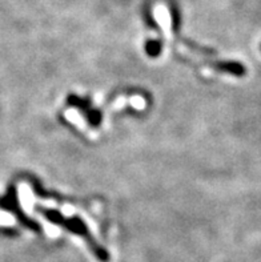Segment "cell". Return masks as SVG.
Instances as JSON below:
<instances>
[{"label": "cell", "mask_w": 261, "mask_h": 262, "mask_svg": "<svg viewBox=\"0 0 261 262\" xmlns=\"http://www.w3.org/2000/svg\"><path fill=\"white\" fill-rule=\"evenodd\" d=\"M42 213H43L44 216L50 220L52 224L63 226L64 229L70 230V232H72L73 234H77V236L83 237V238L87 241V244H88L89 249L92 250L93 254H95L100 261L102 262L109 261L108 252H107L104 248H102V246L96 243L95 239H93V237L91 236V233H89L88 228H87L86 224H84L82 220L76 219V217H73V219H66V217H64L63 214H60L59 212H56V210H51V209H44L42 210Z\"/></svg>", "instance_id": "cell-1"}, {"label": "cell", "mask_w": 261, "mask_h": 262, "mask_svg": "<svg viewBox=\"0 0 261 262\" xmlns=\"http://www.w3.org/2000/svg\"><path fill=\"white\" fill-rule=\"evenodd\" d=\"M160 51H162V43H160V41L153 40V41H149V43L147 44V52H148L149 56H157L160 53Z\"/></svg>", "instance_id": "cell-4"}, {"label": "cell", "mask_w": 261, "mask_h": 262, "mask_svg": "<svg viewBox=\"0 0 261 262\" xmlns=\"http://www.w3.org/2000/svg\"><path fill=\"white\" fill-rule=\"evenodd\" d=\"M213 67L220 72L231 73V75L237 77H243L247 72L245 67L242 63H238V61H220V63L213 64Z\"/></svg>", "instance_id": "cell-3"}, {"label": "cell", "mask_w": 261, "mask_h": 262, "mask_svg": "<svg viewBox=\"0 0 261 262\" xmlns=\"http://www.w3.org/2000/svg\"><path fill=\"white\" fill-rule=\"evenodd\" d=\"M0 208H3V209L8 210V212L13 213V214L17 217V220H19L20 223L23 224L24 226H27V228H30V229L32 230H37V232L40 230V226L37 225V224L32 223L28 217L24 216V213L20 209L19 201H17L16 188L13 185L8 188V192H7L6 196L0 200Z\"/></svg>", "instance_id": "cell-2"}]
</instances>
